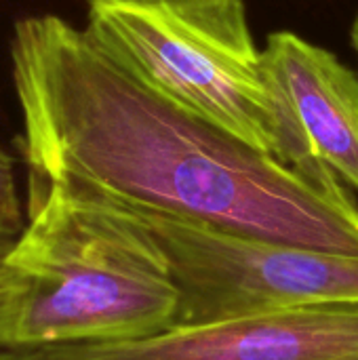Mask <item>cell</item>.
<instances>
[{
  "label": "cell",
  "mask_w": 358,
  "mask_h": 360,
  "mask_svg": "<svg viewBox=\"0 0 358 360\" xmlns=\"http://www.w3.org/2000/svg\"><path fill=\"white\" fill-rule=\"evenodd\" d=\"M264 68L283 120V162L327 190L358 192V74L295 32L266 38Z\"/></svg>",
  "instance_id": "obj_5"
},
{
  "label": "cell",
  "mask_w": 358,
  "mask_h": 360,
  "mask_svg": "<svg viewBox=\"0 0 358 360\" xmlns=\"http://www.w3.org/2000/svg\"><path fill=\"white\" fill-rule=\"evenodd\" d=\"M179 325V289L148 228L65 186L30 190L0 268V348L133 342Z\"/></svg>",
  "instance_id": "obj_2"
},
{
  "label": "cell",
  "mask_w": 358,
  "mask_h": 360,
  "mask_svg": "<svg viewBox=\"0 0 358 360\" xmlns=\"http://www.w3.org/2000/svg\"><path fill=\"white\" fill-rule=\"evenodd\" d=\"M32 352V350H30ZM40 360H358V306L251 312L108 344L36 350Z\"/></svg>",
  "instance_id": "obj_6"
},
{
  "label": "cell",
  "mask_w": 358,
  "mask_h": 360,
  "mask_svg": "<svg viewBox=\"0 0 358 360\" xmlns=\"http://www.w3.org/2000/svg\"><path fill=\"white\" fill-rule=\"evenodd\" d=\"M84 32L148 91L283 162V120L243 0H89Z\"/></svg>",
  "instance_id": "obj_3"
},
{
  "label": "cell",
  "mask_w": 358,
  "mask_h": 360,
  "mask_svg": "<svg viewBox=\"0 0 358 360\" xmlns=\"http://www.w3.org/2000/svg\"><path fill=\"white\" fill-rule=\"evenodd\" d=\"M350 44H352L358 59V13L357 17H354V21H352V27H350Z\"/></svg>",
  "instance_id": "obj_9"
},
{
  "label": "cell",
  "mask_w": 358,
  "mask_h": 360,
  "mask_svg": "<svg viewBox=\"0 0 358 360\" xmlns=\"http://www.w3.org/2000/svg\"><path fill=\"white\" fill-rule=\"evenodd\" d=\"M23 209L17 192L15 160L0 148V240L15 243L25 228Z\"/></svg>",
  "instance_id": "obj_7"
},
{
  "label": "cell",
  "mask_w": 358,
  "mask_h": 360,
  "mask_svg": "<svg viewBox=\"0 0 358 360\" xmlns=\"http://www.w3.org/2000/svg\"><path fill=\"white\" fill-rule=\"evenodd\" d=\"M11 63L30 190L57 184L232 236L358 255L348 190L148 91L65 19H19Z\"/></svg>",
  "instance_id": "obj_1"
},
{
  "label": "cell",
  "mask_w": 358,
  "mask_h": 360,
  "mask_svg": "<svg viewBox=\"0 0 358 360\" xmlns=\"http://www.w3.org/2000/svg\"><path fill=\"white\" fill-rule=\"evenodd\" d=\"M11 245H13V243H4V240H0V268H2V259H4V255L8 253Z\"/></svg>",
  "instance_id": "obj_10"
},
{
  "label": "cell",
  "mask_w": 358,
  "mask_h": 360,
  "mask_svg": "<svg viewBox=\"0 0 358 360\" xmlns=\"http://www.w3.org/2000/svg\"><path fill=\"white\" fill-rule=\"evenodd\" d=\"M127 211L167 257L179 289V325L279 308L358 306V255L243 238L169 215Z\"/></svg>",
  "instance_id": "obj_4"
},
{
  "label": "cell",
  "mask_w": 358,
  "mask_h": 360,
  "mask_svg": "<svg viewBox=\"0 0 358 360\" xmlns=\"http://www.w3.org/2000/svg\"><path fill=\"white\" fill-rule=\"evenodd\" d=\"M0 360H40L36 356V352L30 350H6L0 348Z\"/></svg>",
  "instance_id": "obj_8"
}]
</instances>
